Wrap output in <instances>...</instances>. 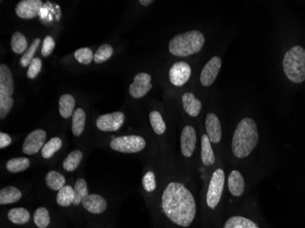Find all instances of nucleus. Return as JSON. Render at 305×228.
<instances>
[{
  "label": "nucleus",
  "instance_id": "1",
  "mask_svg": "<svg viewBox=\"0 0 305 228\" xmlns=\"http://www.w3.org/2000/svg\"><path fill=\"white\" fill-rule=\"evenodd\" d=\"M162 209L170 221L183 228L189 227L197 213L194 196L183 183L177 182H170L164 189Z\"/></svg>",
  "mask_w": 305,
  "mask_h": 228
},
{
  "label": "nucleus",
  "instance_id": "2",
  "mask_svg": "<svg viewBox=\"0 0 305 228\" xmlns=\"http://www.w3.org/2000/svg\"><path fill=\"white\" fill-rule=\"evenodd\" d=\"M258 142V128L251 118H244L237 123L235 129L231 148L237 158H245L251 155Z\"/></svg>",
  "mask_w": 305,
  "mask_h": 228
},
{
  "label": "nucleus",
  "instance_id": "3",
  "mask_svg": "<svg viewBox=\"0 0 305 228\" xmlns=\"http://www.w3.org/2000/svg\"><path fill=\"white\" fill-rule=\"evenodd\" d=\"M205 37L199 30H190L175 36L169 42L170 53L176 57H188L199 52L204 47Z\"/></svg>",
  "mask_w": 305,
  "mask_h": 228
},
{
  "label": "nucleus",
  "instance_id": "4",
  "mask_svg": "<svg viewBox=\"0 0 305 228\" xmlns=\"http://www.w3.org/2000/svg\"><path fill=\"white\" fill-rule=\"evenodd\" d=\"M282 66L290 81L302 83L305 81V49L301 46H294L285 54Z\"/></svg>",
  "mask_w": 305,
  "mask_h": 228
},
{
  "label": "nucleus",
  "instance_id": "5",
  "mask_svg": "<svg viewBox=\"0 0 305 228\" xmlns=\"http://www.w3.org/2000/svg\"><path fill=\"white\" fill-rule=\"evenodd\" d=\"M146 145L145 140L138 135H125L115 138L110 146L116 152L123 154H136L142 151Z\"/></svg>",
  "mask_w": 305,
  "mask_h": 228
},
{
  "label": "nucleus",
  "instance_id": "6",
  "mask_svg": "<svg viewBox=\"0 0 305 228\" xmlns=\"http://www.w3.org/2000/svg\"><path fill=\"white\" fill-rule=\"evenodd\" d=\"M225 173L222 169H217L211 177L207 194V204L211 209L217 207L223 194Z\"/></svg>",
  "mask_w": 305,
  "mask_h": 228
},
{
  "label": "nucleus",
  "instance_id": "7",
  "mask_svg": "<svg viewBox=\"0 0 305 228\" xmlns=\"http://www.w3.org/2000/svg\"><path fill=\"white\" fill-rule=\"evenodd\" d=\"M125 116L122 112H116L101 115L97 121L96 126L102 132H116L122 127Z\"/></svg>",
  "mask_w": 305,
  "mask_h": 228
},
{
  "label": "nucleus",
  "instance_id": "8",
  "mask_svg": "<svg viewBox=\"0 0 305 228\" xmlns=\"http://www.w3.org/2000/svg\"><path fill=\"white\" fill-rule=\"evenodd\" d=\"M47 134L44 130L38 129L27 135L23 146L22 151L25 155H33L40 152V150L44 146V142L46 141Z\"/></svg>",
  "mask_w": 305,
  "mask_h": 228
},
{
  "label": "nucleus",
  "instance_id": "9",
  "mask_svg": "<svg viewBox=\"0 0 305 228\" xmlns=\"http://www.w3.org/2000/svg\"><path fill=\"white\" fill-rule=\"evenodd\" d=\"M152 77L149 74L141 72L136 74L133 83L130 85L129 93L135 99H141L149 92L152 85Z\"/></svg>",
  "mask_w": 305,
  "mask_h": 228
},
{
  "label": "nucleus",
  "instance_id": "10",
  "mask_svg": "<svg viewBox=\"0 0 305 228\" xmlns=\"http://www.w3.org/2000/svg\"><path fill=\"white\" fill-rule=\"evenodd\" d=\"M222 61L218 56H214L211 61L207 62L200 74V81L203 86L209 87L214 83L219 73Z\"/></svg>",
  "mask_w": 305,
  "mask_h": 228
},
{
  "label": "nucleus",
  "instance_id": "11",
  "mask_svg": "<svg viewBox=\"0 0 305 228\" xmlns=\"http://www.w3.org/2000/svg\"><path fill=\"white\" fill-rule=\"evenodd\" d=\"M190 76H191V68L185 61L176 62L170 68V82L177 87L185 85L189 80Z\"/></svg>",
  "mask_w": 305,
  "mask_h": 228
},
{
  "label": "nucleus",
  "instance_id": "12",
  "mask_svg": "<svg viewBox=\"0 0 305 228\" xmlns=\"http://www.w3.org/2000/svg\"><path fill=\"white\" fill-rule=\"evenodd\" d=\"M41 6V0H22L16 7V14L23 20H32L40 12Z\"/></svg>",
  "mask_w": 305,
  "mask_h": 228
},
{
  "label": "nucleus",
  "instance_id": "13",
  "mask_svg": "<svg viewBox=\"0 0 305 228\" xmlns=\"http://www.w3.org/2000/svg\"><path fill=\"white\" fill-rule=\"evenodd\" d=\"M196 144H197L196 131L192 126L188 125L184 128L181 138H180L181 152L184 156L191 157L194 154Z\"/></svg>",
  "mask_w": 305,
  "mask_h": 228
},
{
  "label": "nucleus",
  "instance_id": "14",
  "mask_svg": "<svg viewBox=\"0 0 305 228\" xmlns=\"http://www.w3.org/2000/svg\"><path fill=\"white\" fill-rule=\"evenodd\" d=\"M13 75L5 64L0 65V98H9L13 95Z\"/></svg>",
  "mask_w": 305,
  "mask_h": 228
},
{
  "label": "nucleus",
  "instance_id": "15",
  "mask_svg": "<svg viewBox=\"0 0 305 228\" xmlns=\"http://www.w3.org/2000/svg\"><path fill=\"white\" fill-rule=\"evenodd\" d=\"M205 125H206L207 134L211 142H214V143L219 142L222 137V131H221L220 121L217 118V115L212 113L208 114L206 117Z\"/></svg>",
  "mask_w": 305,
  "mask_h": 228
},
{
  "label": "nucleus",
  "instance_id": "16",
  "mask_svg": "<svg viewBox=\"0 0 305 228\" xmlns=\"http://www.w3.org/2000/svg\"><path fill=\"white\" fill-rule=\"evenodd\" d=\"M82 205L88 212L99 215L103 213L107 208V202L106 200L98 195H88L82 200Z\"/></svg>",
  "mask_w": 305,
  "mask_h": 228
},
{
  "label": "nucleus",
  "instance_id": "17",
  "mask_svg": "<svg viewBox=\"0 0 305 228\" xmlns=\"http://www.w3.org/2000/svg\"><path fill=\"white\" fill-rule=\"evenodd\" d=\"M184 110L191 117H197L200 114L202 103L196 96L191 92H186L182 95Z\"/></svg>",
  "mask_w": 305,
  "mask_h": 228
},
{
  "label": "nucleus",
  "instance_id": "18",
  "mask_svg": "<svg viewBox=\"0 0 305 228\" xmlns=\"http://www.w3.org/2000/svg\"><path fill=\"white\" fill-rule=\"evenodd\" d=\"M228 184H229V189H230L231 195L234 196H240L244 193V178L239 173V171L234 170L231 172L229 176Z\"/></svg>",
  "mask_w": 305,
  "mask_h": 228
},
{
  "label": "nucleus",
  "instance_id": "19",
  "mask_svg": "<svg viewBox=\"0 0 305 228\" xmlns=\"http://www.w3.org/2000/svg\"><path fill=\"white\" fill-rule=\"evenodd\" d=\"M211 141L208 135H204L201 138V160L204 165L211 166L215 163L216 157L211 146Z\"/></svg>",
  "mask_w": 305,
  "mask_h": 228
},
{
  "label": "nucleus",
  "instance_id": "20",
  "mask_svg": "<svg viewBox=\"0 0 305 228\" xmlns=\"http://www.w3.org/2000/svg\"><path fill=\"white\" fill-rule=\"evenodd\" d=\"M75 100L70 94H63L59 101V110L62 118L68 119L74 113Z\"/></svg>",
  "mask_w": 305,
  "mask_h": 228
},
{
  "label": "nucleus",
  "instance_id": "21",
  "mask_svg": "<svg viewBox=\"0 0 305 228\" xmlns=\"http://www.w3.org/2000/svg\"><path fill=\"white\" fill-rule=\"evenodd\" d=\"M21 191L14 186H7L2 188L0 191V204L1 205H9L21 200Z\"/></svg>",
  "mask_w": 305,
  "mask_h": 228
},
{
  "label": "nucleus",
  "instance_id": "22",
  "mask_svg": "<svg viewBox=\"0 0 305 228\" xmlns=\"http://www.w3.org/2000/svg\"><path fill=\"white\" fill-rule=\"evenodd\" d=\"M85 122H86V114L82 108H78L72 114L71 129H72V134L75 136L82 135L84 131V127H85Z\"/></svg>",
  "mask_w": 305,
  "mask_h": 228
},
{
  "label": "nucleus",
  "instance_id": "23",
  "mask_svg": "<svg viewBox=\"0 0 305 228\" xmlns=\"http://www.w3.org/2000/svg\"><path fill=\"white\" fill-rule=\"evenodd\" d=\"M223 228H259L254 221L243 216L235 215L228 219Z\"/></svg>",
  "mask_w": 305,
  "mask_h": 228
},
{
  "label": "nucleus",
  "instance_id": "24",
  "mask_svg": "<svg viewBox=\"0 0 305 228\" xmlns=\"http://www.w3.org/2000/svg\"><path fill=\"white\" fill-rule=\"evenodd\" d=\"M45 181L47 187L53 191H60L61 188L65 186L66 179L61 173L57 171H50L46 175Z\"/></svg>",
  "mask_w": 305,
  "mask_h": 228
},
{
  "label": "nucleus",
  "instance_id": "25",
  "mask_svg": "<svg viewBox=\"0 0 305 228\" xmlns=\"http://www.w3.org/2000/svg\"><path fill=\"white\" fill-rule=\"evenodd\" d=\"M7 217L9 221L16 225H24L30 219V215L27 209L22 207L12 208L8 211Z\"/></svg>",
  "mask_w": 305,
  "mask_h": 228
},
{
  "label": "nucleus",
  "instance_id": "26",
  "mask_svg": "<svg viewBox=\"0 0 305 228\" xmlns=\"http://www.w3.org/2000/svg\"><path fill=\"white\" fill-rule=\"evenodd\" d=\"M74 197V189L70 185H65L61 188L57 195V203L61 206L68 207L73 205Z\"/></svg>",
  "mask_w": 305,
  "mask_h": 228
},
{
  "label": "nucleus",
  "instance_id": "27",
  "mask_svg": "<svg viewBox=\"0 0 305 228\" xmlns=\"http://www.w3.org/2000/svg\"><path fill=\"white\" fill-rule=\"evenodd\" d=\"M82 153L79 150L71 152L63 161V169L67 172H72L79 167L82 160Z\"/></svg>",
  "mask_w": 305,
  "mask_h": 228
},
{
  "label": "nucleus",
  "instance_id": "28",
  "mask_svg": "<svg viewBox=\"0 0 305 228\" xmlns=\"http://www.w3.org/2000/svg\"><path fill=\"white\" fill-rule=\"evenodd\" d=\"M30 165V161L26 158V157H19V158H13L10 159L7 161L6 164V167L8 172L10 173H21L25 170H27V168Z\"/></svg>",
  "mask_w": 305,
  "mask_h": 228
},
{
  "label": "nucleus",
  "instance_id": "29",
  "mask_svg": "<svg viewBox=\"0 0 305 228\" xmlns=\"http://www.w3.org/2000/svg\"><path fill=\"white\" fill-rule=\"evenodd\" d=\"M62 146V141L59 137H54L47 141L41 149V155L45 159L51 158Z\"/></svg>",
  "mask_w": 305,
  "mask_h": 228
},
{
  "label": "nucleus",
  "instance_id": "30",
  "mask_svg": "<svg viewBox=\"0 0 305 228\" xmlns=\"http://www.w3.org/2000/svg\"><path fill=\"white\" fill-rule=\"evenodd\" d=\"M27 41L21 32H15L11 37V48L16 54H22L27 51Z\"/></svg>",
  "mask_w": 305,
  "mask_h": 228
},
{
  "label": "nucleus",
  "instance_id": "31",
  "mask_svg": "<svg viewBox=\"0 0 305 228\" xmlns=\"http://www.w3.org/2000/svg\"><path fill=\"white\" fill-rule=\"evenodd\" d=\"M74 201L73 205H79L82 200L84 199V197H86L88 195V186H87V182L84 179H78L74 185Z\"/></svg>",
  "mask_w": 305,
  "mask_h": 228
},
{
  "label": "nucleus",
  "instance_id": "32",
  "mask_svg": "<svg viewBox=\"0 0 305 228\" xmlns=\"http://www.w3.org/2000/svg\"><path fill=\"white\" fill-rule=\"evenodd\" d=\"M150 123L156 135H163L166 130V125L163 120V117L159 112L154 111L149 114Z\"/></svg>",
  "mask_w": 305,
  "mask_h": 228
},
{
  "label": "nucleus",
  "instance_id": "33",
  "mask_svg": "<svg viewBox=\"0 0 305 228\" xmlns=\"http://www.w3.org/2000/svg\"><path fill=\"white\" fill-rule=\"evenodd\" d=\"M41 40L39 39V38L36 39L32 42L31 46L27 48V51L21 57V59L20 60V64H21V67L26 68L27 66H29L30 62L34 59L33 57H34L35 52L37 51V49H38L39 46L41 45Z\"/></svg>",
  "mask_w": 305,
  "mask_h": 228
},
{
  "label": "nucleus",
  "instance_id": "34",
  "mask_svg": "<svg viewBox=\"0 0 305 228\" xmlns=\"http://www.w3.org/2000/svg\"><path fill=\"white\" fill-rule=\"evenodd\" d=\"M35 225L39 228H46L49 225L50 216L49 213L45 207L38 208L35 211Z\"/></svg>",
  "mask_w": 305,
  "mask_h": 228
},
{
  "label": "nucleus",
  "instance_id": "35",
  "mask_svg": "<svg viewBox=\"0 0 305 228\" xmlns=\"http://www.w3.org/2000/svg\"><path fill=\"white\" fill-rule=\"evenodd\" d=\"M113 53H114L113 47L109 44H103L98 48V50L94 54V61L97 64L103 63V62L108 61L109 59L112 57Z\"/></svg>",
  "mask_w": 305,
  "mask_h": 228
},
{
  "label": "nucleus",
  "instance_id": "36",
  "mask_svg": "<svg viewBox=\"0 0 305 228\" xmlns=\"http://www.w3.org/2000/svg\"><path fill=\"white\" fill-rule=\"evenodd\" d=\"M74 57L76 61H79L80 63L84 64V65L90 64L94 58L93 50L89 47H81L77 49L75 51Z\"/></svg>",
  "mask_w": 305,
  "mask_h": 228
},
{
  "label": "nucleus",
  "instance_id": "37",
  "mask_svg": "<svg viewBox=\"0 0 305 228\" xmlns=\"http://www.w3.org/2000/svg\"><path fill=\"white\" fill-rule=\"evenodd\" d=\"M42 68V61L40 58H34L30 62L28 68H27V76L28 79H35Z\"/></svg>",
  "mask_w": 305,
  "mask_h": 228
},
{
  "label": "nucleus",
  "instance_id": "38",
  "mask_svg": "<svg viewBox=\"0 0 305 228\" xmlns=\"http://www.w3.org/2000/svg\"><path fill=\"white\" fill-rule=\"evenodd\" d=\"M142 186L148 193L155 191L156 188V176L153 172H147L142 177Z\"/></svg>",
  "mask_w": 305,
  "mask_h": 228
},
{
  "label": "nucleus",
  "instance_id": "39",
  "mask_svg": "<svg viewBox=\"0 0 305 228\" xmlns=\"http://www.w3.org/2000/svg\"><path fill=\"white\" fill-rule=\"evenodd\" d=\"M14 100L12 97L0 98V119L4 120L8 113L13 107Z\"/></svg>",
  "mask_w": 305,
  "mask_h": 228
},
{
  "label": "nucleus",
  "instance_id": "40",
  "mask_svg": "<svg viewBox=\"0 0 305 228\" xmlns=\"http://www.w3.org/2000/svg\"><path fill=\"white\" fill-rule=\"evenodd\" d=\"M55 47L54 39L51 36H47L43 43H42V48H41V54L43 57H48L50 54L52 53Z\"/></svg>",
  "mask_w": 305,
  "mask_h": 228
},
{
  "label": "nucleus",
  "instance_id": "41",
  "mask_svg": "<svg viewBox=\"0 0 305 228\" xmlns=\"http://www.w3.org/2000/svg\"><path fill=\"white\" fill-rule=\"evenodd\" d=\"M12 142V139L9 135L4 133H0V149H4L10 145Z\"/></svg>",
  "mask_w": 305,
  "mask_h": 228
},
{
  "label": "nucleus",
  "instance_id": "42",
  "mask_svg": "<svg viewBox=\"0 0 305 228\" xmlns=\"http://www.w3.org/2000/svg\"><path fill=\"white\" fill-rule=\"evenodd\" d=\"M139 3L142 6H149L152 3H154V1H152V0H140Z\"/></svg>",
  "mask_w": 305,
  "mask_h": 228
}]
</instances>
